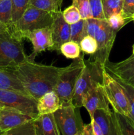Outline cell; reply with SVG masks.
Here are the masks:
<instances>
[{
	"label": "cell",
	"mask_w": 134,
	"mask_h": 135,
	"mask_svg": "<svg viewBox=\"0 0 134 135\" xmlns=\"http://www.w3.org/2000/svg\"><path fill=\"white\" fill-rule=\"evenodd\" d=\"M64 68L28 60L11 71L22 83L28 94L38 100L44 94L54 90L59 75Z\"/></svg>",
	"instance_id": "1"
},
{
	"label": "cell",
	"mask_w": 134,
	"mask_h": 135,
	"mask_svg": "<svg viewBox=\"0 0 134 135\" xmlns=\"http://www.w3.org/2000/svg\"><path fill=\"white\" fill-rule=\"evenodd\" d=\"M87 21V34L95 38L97 43V50L90 59L104 69L109 61V55L114 43L117 32L114 31L106 19L91 18Z\"/></svg>",
	"instance_id": "2"
},
{
	"label": "cell",
	"mask_w": 134,
	"mask_h": 135,
	"mask_svg": "<svg viewBox=\"0 0 134 135\" xmlns=\"http://www.w3.org/2000/svg\"><path fill=\"white\" fill-rule=\"evenodd\" d=\"M28 60L21 38L8 30L0 33V69L13 70Z\"/></svg>",
	"instance_id": "3"
},
{
	"label": "cell",
	"mask_w": 134,
	"mask_h": 135,
	"mask_svg": "<svg viewBox=\"0 0 134 135\" xmlns=\"http://www.w3.org/2000/svg\"><path fill=\"white\" fill-rule=\"evenodd\" d=\"M57 13L42 10L30 5L21 18L7 29L22 40L27 33L51 26Z\"/></svg>",
	"instance_id": "4"
},
{
	"label": "cell",
	"mask_w": 134,
	"mask_h": 135,
	"mask_svg": "<svg viewBox=\"0 0 134 135\" xmlns=\"http://www.w3.org/2000/svg\"><path fill=\"white\" fill-rule=\"evenodd\" d=\"M85 65L84 55H80L71 64L65 67L59 75L54 91L57 94L60 104L72 102L76 83Z\"/></svg>",
	"instance_id": "5"
},
{
	"label": "cell",
	"mask_w": 134,
	"mask_h": 135,
	"mask_svg": "<svg viewBox=\"0 0 134 135\" xmlns=\"http://www.w3.org/2000/svg\"><path fill=\"white\" fill-rule=\"evenodd\" d=\"M85 65L78 78L72 103L76 108L82 107V101L89 90L96 84L102 82L104 69L90 59L85 61Z\"/></svg>",
	"instance_id": "6"
},
{
	"label": "cell",
	"mask_w": 134,
	"mask_h": 135,
	"mask_svg": "<svg viewBox=\"0 0 134 135\" xmlns=\"http://www.w3.org/2000/svg\"><path fill=\"white\" fill-rule=\"evenodd\" d=\"M53 114L62 135H75L82 133L84 125L80 110L72 102L61 104Z\"/></svg>",
	"instance_id": "7"
},
{
	"label": "cell",
	"mask_w": 134,
	"mask_h": 135,
	"mask_svg": "<svg viewBox=\"0 0 134 135\" xmlns=\"http://www.w3.org/2000/svg\"><path fill=\"white\" fill-rule=\"evenodd\" d=\"M102 84L113 111L128 117L130 114V105L124 90L105 68L102 73Z\"/></svg>",
	"instance_id": "8"
},
{
	"label": "cell",
	"mask_w": 134,
	"mask_h": 135,
	"mask_svg": "<svg viewBox=\"0 0 134 135\" xmlns=\"http://www.w3.org/2000/svg\"><path fill=\"white\" fill-rule=\"evenodd\" d=\"M38 100L20 92L0 89V107L14 108L36 118Z\"/></svg>",
	"instance_id": "9"
},
{
	"label": "cell",
	"mask_w": 134,
	"mask_h": 135,
	"mask_svg": "<svg viewBox=\"0 0 134 135\" xmlns=\"http://www.w3.org/2000/svg\"><path fill=\"white\" fill-rule=\"evenodd\" d=\"M109 104L102 83H97L92 87L82 101V107L87 109L91 120L93 119L94 113L98 109L111 112L109 108Z\"/></svg>",
	"instance_id": "10"
},
{
	"label": "cell",
	"mask_w": 134,
	"mask_h": 135,
	"mask_svg": "<svg viewBox=\"0 0 134 135\" xmlns=\"http://www.w3.org/2000/svg\"><path fill=\"white\" fill-rule=\"evenodd\" d=\"M106 71L115 79L134 87V55L118 63L108 61L105 65Z\"/></svg>",
	"instance_id": "11"
},
{
	"label": "cell",
	"mask_w": 134,
	"mask_h": 135,
	"mask_svg": "<svg viewBox=\"0 0 134 135\" xmlns=\"http://www.w3.org/2000/svg\"><path fill=\"white\" fill-rule=\"evenodd\" d=\"M25 38L32 44L33 52L29 55V60L32 61H34L35 57L38 54L46 50L51 51L53 46L51 26L30 32L25 35Z\"/></svg>",
	"instance_id": "12"
},
{
	"label": "cell",
	"mask_w": 134,
	"mask_h": 135,
	"mask_svg": "<svg viewBox=\"0 0 134 135\" xmlns=\"http://www.w3.org/2000/svg\"><path fill=\"white\" fill-rule=\"evenodd\" d=\"M35 118L23 112L8 107L0 108V130L5 132L23 124L34 121Z\"/></svg>",
	"instance_id": "13"
},
{
	"label": "cell",
	"mask_w": 134,
	"mask_h": 135,
	"mask_svg": "<svg viewBox=\"0 0 134 135\" xmlns=\"http://www.w3.org/2000/svg\"><path fill=\"white\" fill-rule=\"evenodd\" d=\"M53 46L51 51L60 52L62 45L68 42L70 38V25L67 23L63 15V11L56 13L51 26Z\"/></svg>",
	"instance_id": "14"
},
{
	"label": "cell",
	"mask_w": 134,
	"mask_h": 135,
	"mask_svg": "<svg viewBox=\"0 0 134 135\" xmlns=\"http://www.w3.org/2000/svg\"><path fill=\"white\" fill-rule=\"evenodd\" d=\"M93 119L99 125L104 135H119L114 112L98 109L94 113Z\"/></svg>",
	"instance_id": "15"
},
{
	"label": "cell",
	"mask_w": 134,
	"mask_h": 135,
	"mask_svg": "<svg viewBox=\"0 0 134 135\" xmlns=\"http://www.w3.org/2000/svg\"><path fill=\"white\" fill-rule=\"evenodd\" d=\"M34 123L38 135H60L53 113L38 115Z\"/></svg>",
	"instance_id": "16"
},
{
	"label": "cell",
	"mask_w": 134,
	"mask_h": 135,
	"mask_svg": "<svg viewBox=\"0 0 134 135\" xmlns=\"http://www.w3.org/2000/svg\"><path fill=\"white\" fill-rule=\"evenodd\" d=\"M60 99L54 90L44 94L38 100L37 108L39 115L54 113L59 108Z\"/></svg>",
	"instance_id": "17"
},
{
	"label": "cell",
	"mask_w": 134,
	"mask_h": 135,
	"mask_svg": "<svg viewBox=\"0 0 134 135\" xmlns=\"http://www.w3.org/2000/svg\"><path fill=\"white\" fill-rule=\"evenodd\" d=\"M0 89L15 91L29 96L11 70L0 69Z\"/></svg>",
	"instance_id": "18"
},
{
	"label": "cell",
	"mask_w": 134,
	"mask_h": 135,
	"mask_svg": "<svg viewBox=\"0 0 134 135\" xmlns=\"http://www.w3.org/2000/svg\"><path fill=\"white\" fill-rule=\"evenodd\" d=\"M88 35L87 19H81L76 23L70 25V40L74 41L80 44L81 40Z\"/></svg>",
	"instance_id": "19"
},
{
	"label": "cell",
	"mask_w": 134,
	"mask_h": 135,
	"mask_svg": "<svg viewBox=\"0 0 134 135\" xmlns=\"http://www.w3.org/2000/svg\"><path fill=\"white\" fill-rule=\"evenodd\" d=\"M114 114L119 135H134V124L131 120L126 116L114 112Z\"/></svg>",
	"instance_id": "20"
},
{
	"label": "cell",
	"mask_w": 134,
	"mask_h": 135,
	"mask_svg": "<svg viewBox=\"0 0 134 135\" xmlns=\"http://www.w3.org/2000/svg\"><path fill=\"white\" fill-rule=\"evenodd\" d=\"M63 0H30V5L42 10L51 13L61 12Z\"/></svg>",
	"instance_id": "21"
},
{
	"label": "cell",
	"mask_w": 134,
	"mask_h": 135,
	"mask_svg": "<svg viewBox=\"0 0 134 135\" xmlns=\"http://www.w3.org/2000/svg\"><path fill=\"white\" fill-rule=\"evenodd\" d=\"M0 24L9 29L13 25L12 22L11 0L0 1Z\"/></svg>",
	"instance_id": "22"
},
{
	"label": "cell",
	"mask_w": 134,
	"mask_h": 135,
	"mask_svg": "<svg viewBox=\"0 0 134 135\" xmlns=\"http://www.w3.org/2000/svg\"><path fill=\"white\" fill-rule=\"evenodd\" d=\"M102 11L105 19L113 14H122L123 0H102Z\"/></svg>",
	"instance_id": "23"
},
{
	"label": "cell",
	"mask_w": 134,
	"mask_h": 135,
	"mask_svg": "<svg viewBox=\"0 0 134 135\" xmlns=\"http://www.w3.org/2000/svg\"><path fill=\"white\" fill-rule=\"evenodd\" d=\"M80 44L74 41L69 40L65 42L60 48V53L68 59H75L80 55Z\"/></svg>",
	"instance_id": "24"
},
{
	"label": "cell",
	"mask_w": 134,
	"mask_h": 135,
	"mask_svg": "<svg viewBox=\"0 0 134 135\" xmlns=\"http://www.w3.org/2000/svg\"><path fill=\"white\" fill-rule=\"evenodd\" d=\"M0 135H38L35 131L34 121L2 132Z\"/></svg>",
	"instance_id": "25"
},
{
	"label": "cell",
	"mask_w": 134,
	"mask_h": 135,
	"mask_svg": "<svg viewBox=\"0 0 134 135\" xmlns=\"http://www.w3.org/2000/svg\"><path fill=\"white\" fill-rule=\"evenodd\" d=\"M13 25L18 21L30 5V0H11Z\"/></svg>",
	"instance_id": "26"
},
{
	"label": "cell",
	"mask_w": 134,
	"mask_h": 135,
	"mask_svg": "<svg viewBox=\"0 0 134 135\" xmlns=\"http://www.w3.org/2000/svg\"><path fill=\"white\" fill-rule=\"evenodd\" d=\"M80 50L83 53L92 55L97 50V43L95 38L90 35H87L83 38L80 43Z\"/></svg>",
	"instance_id": "27"
},
{
	"label": "cell",
	"mask_w": 134,
	"mask_h": 135,
	"mask_svg": "<svg viewBox=\"0 0 134 135\" xmlns=\"http://www.w3.org/2000/svg\"><path fill=\"white\" fill-rule=\"evenodd\" d=\"M72 5L78 9L81 19L93 18L89 0H72Z\"/></svg>",
	"instance_id": "28"
},
{
	"label": "cell",
	"mask_w": 134,
	"mask_h": 135,
	"mask_svg": "<svg viewBox=\"0 0 134 135\" xmlns=\"http://www.w3.org/2000/svg\"><path fill=\"white\" fill-rule=\"evenodd\" d=\"M115 79L122 86L123 89L124 90L126 96H127L130 105V114L129 115L128 118L134 124V87L126 84L125 83L118 80V79Z\"/></svg>",
	"instance_id": "29"
},
{
	"label": "cell",
	"mask_w": 134,
	"mask_h": 135,
	"mask_svg": "<svg viewBox=\"0 0 134 135\" xmlns=\"http://www.w3.org/2000/svg\"><path fill=\"white\" fill-rule=\"evenodd\" d=\"M63 15L66 22L70 25L76 23L81 19L78 9L73 5L69 6L63 11Z\"/></svg>",
	"instance_id": "30"
},
{
	"label": "cell",
	"mask_w": 134,
	"mask_h": 135,
	"mask_svg": "<svg viewBox=\"0 0 134 135\" xmlns=\"http://www.w3.org/2000/svg\"><path fill=\"white\" fill-rule=\"evenodd\" d=\"M106 21L109 22L110 27L116 32H118L120 29H122L129 22V21H127L120 13L112 15L108 19H106Z\"/></svg>",
	"instance_id": "31"
},
{
	"label": "cell",
	"mask_w": 134,
	"mask_h": 135,
	"mask_svg": "<svg viewBox=\"0 0 134 135\" xmlns=\"http://www.w3.org/2000/svg\"><path fill=\"white\" fill-rule=\"evenodd\" d=\"M122 15L127 21H133L134 0H123Z\"/></svg>",
	"instance_id": "32"
},
{
	"label": "cell",
	"mask_w": 134,
	"mask_h": 135,
	"mask_svg": "<svg viewBox=\"0 0 134 135\" xmlns=\"http://www.w3.org/2000/svg\"><path fill=\"white\" fill-rule=\"evenodd\" d=\"M93 18L105 19L102 11V0H89Z\"/></svg>",
	"instance_id": "33"
},
{
	"label": "cell",
	"mask_w": 134,
	"mask_h": 135,
	"mask_svg": "<svg viewBox=\"0 0 134 135\" xmlns=\"http://www.w3.org/2000/svg\"><path fill=\"white\" fill-rule=\"evenodd\" d=\"M91 124L92 129H93V133H94V135H104L103 133H102V130L100 128L99 125L93 119L91 120Z\"/></svg>",
	"instance_id": "34"
},
{
	"label": "cell",
	"mask_w": 134,
	"mask_h": 135,
	"mask_svg": "<svg viewBox=\"0 0 134 135\" xmlns=\"http://www.w3.org/2000/svg\"><path fill=\"white\" fill-rule=\"evenodd\" d=\"M82 133L83 135H94L91 123L89 124L84 125Z\"/></svg>",
	"instance_id": "35"
},
{
	"label": "cell",
	"mask_w": 134,
	"mask_h": 135,
	"mask_svg": "<svg viewBox=\"0 0 134 135\" xmlns=\"http://www.w3.org/2000/svg\"><path fill=\"white\" fill-rule=\"evenodd\" d=\"M7 30V28L5 26H4L3 25H2L1 24H0V33L3 32V31Z\"/></svg>",
	"instance_id": "36"
},
{
	"label": "cell",
	"mask_w": 134,
	"mask_h": 135,
	"mask_svg": "<svg viewBox=\"0 0 134 135\" xmlns=\"http://www.w3.org/2000/svg\"><path fill=\"white\" fill-rule=\"evenodd\" d=\"M75 135H83V133H78V134H76Z\"/></svg>",
	"instance_id": "37"
},
{
	"label": "cell",
	"mask_w": 134,
	"mask_h": 135,
	"mask_svg": "<svg viewBox=\"0 0 134 135\" xmlns=\"http://www.w3.org/2000/svg\"><path fill=\"white\" fill-rule=\"evenodd\" d=\"M133 54L134 55V45L133 46Z\"/></svg>",
	"instance_id": "38"
},
{
	"label": "cell",
	"mask_w": 134,
	"mask_h": 135,
	"mask_svg": "<svg viewBox=\"0 0 134 135\" xmlns=\"http://www.w3.org/2000/svg\"><path fill=\"white\" fill-rule=\"evenodd\" d=\"M2 133V132H1V130H0V133Z\"/></svg>",
	"instance_id": "39"
},
{
	"label": "cell",
	"mask_w": 134,
	"mask_h": 135,
	"mask_svg": "<svg viewBox=\"0 0 134 135\" xmlns=\"http://www.w3.org/2000/svg\"><path fill=\"white\" fill-rule=\"evenodd\" d=\"M133 21H134V17H133Z\"/></svg>",
	"instance_id": "40"
},
{
	"label": "cell",
	"mask_w": 134,
	"mask_h": 135,
	"mask_svg": "<svg viewBox=\"0 0 134 135\" xmlns=\"http://www.w3.org/2000/svg\"><path fill=\"white\" fill-rule=\"evenodd\" d=\"M0 108H1V107H0Z\"/></svg>",
	"instance_id": "41"
},
{
	"label": "cell",
	"mask_w": 134,
	"mask_h": 135,
	"mask_svg": "<svg viewBox=\"0 0 134 135\" xmlns=\"http://www.w3.org/2000/svg\"><path fill=\"white\" fill-rule=\"evenodd\" d=\"M0 1H1V0H0Z\"/></svg>",
	"instance_id": "42"
}]
</instances>
